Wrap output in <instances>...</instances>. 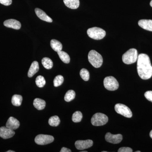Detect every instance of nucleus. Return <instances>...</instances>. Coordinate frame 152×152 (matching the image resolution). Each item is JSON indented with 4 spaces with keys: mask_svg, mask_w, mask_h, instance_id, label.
Masks as SVG:
<instances>
[{
    "mask_svg": "<svg viewBox=\"0 0 152 152\" xmlns=\"http://www.w3.org/2000/svg\"><path fill=\"white\" fill-rule=\"evenodd\" d=\"M138 74L141 78L148 80L152 76V66L150 58L145 54L138 56L137 63Z\"/></svg>",
    "mask_w": 152,
    "mask_h": 152,
    "instance_id": "obj_1",
    "label": "nucleus"
},
{
    "mask_svg": "<svg viewBox=\"0 0 152 152\" xmlns=\"http://www.w3.org/2000/svg\"><path fill=\"white\" fill-rule=\"evenodd\" d=\"M88 59L90 64L96 68L100 67L102 65V57L94 50L90 51L88 55Z\"/></svg>",
    "mask_w": 152,
    "mask_h": 152,
    "instance_id": "obj_2",
    "label": "nucleus"
},
{
    "mask_svg": "<svg viewBox=\"0 0 152 152\" xmlns=\"http://www.w3.org/2000/svg\"><path fill=\"white\" fill-rule=\"evenodd\" d=\"M137 51L135 49H130L125 53L122 56L123 62L126 64H131L137 61Z\"/></svg>",
    "mask_w": 152,
    "mask_h": 152,
    "instance_id": "obj_3",
    "label": "nucleus"
},
{
    "mask_svg": "<svg viewBox=\"0 0 152 152\" xmlns=\"http://www.w3.org/2000/svg\"><path fill=\"white\" fill-rule=\"evenodd\" d=\"M87 34L90 38L95 40H100L106 36V31L101 28L93 27L87 31Z\"/></svg>",
    "mask_w": 152,
    "mask_h": 152,
    "instance_id": "obj_4",
    "label": "nucleus"
},
{
    "mask_svg": "<svg viewBox=\"0 0 152 152\" xmlns=\"http://www.w3.org/2000/svg\"><path fill=\"white\" fill-rule=\"evenodd\" d=\"M108 121V118L105 114L96 113L93 116L91 123L93 126H102L105 125Z\"/></svg>",
    "mask_w": 152,
    "mask_h": 152,
    "instance_id": "obj_5",
    "label": "nucleus"
},
{
    "mask_svg": "<svg viewBox=\"0 0 152 152\" xmlns=\"http://www.w3.org/2000/svg\"><path fill=\"white\" fill-rule=\"evenodd\" d=\"M104 85L105 88L109 91H115L119 88L118 82L113 76H109L105 78Z\"/></svg>",
    "mask_w": 152,
    "mask_h": 152,
    "instance_id": "obj_6",
    "label": "nucleus"
},
{
    "mask_svg": "<svg viewBox=\"0 0 152 152\" xmlns=\"http://www.w3.org/2000/svg\"><path fill=\"white\" fill-rule=\"evenodd\" d=\"M115 111L126 118H131L132 116V113L129 108L127 106L121 104H117L115 106Z\"/></svg>",
    "mask_w": 152,
    "mask_h": 152,
    "instance_id": "obj_7",
    "label": "nucleus"
},
{
    "mask_svg": "<svg viewBox=\"0 0 152 152\" xmlns=\"http://www.w3.org/2000/svg\"><path fill=\"white\" fill-rule=\"evenodd\" d=\"M54 138L48 135L39 134L36 137L35 142L39 145H45L51 143L54 141Z\"/></svg>",
    "mask_w": 152,
    "mask_h": 152,
    "instance_id": "obj_8",
    "label": "nucleus"
},
{
    "mask_svg": "<svg viewBox=\"0 0 152 152\" xmlns=\"http://www.w3.org/2000/svg\"><path fill=\"white\" fill-rule=\"evenodd\" d=\"M106 141L111 143L117 144L119 143L123 140V136L121 134H113L110 133L108 132L105 136Z\"/></svg>",
    "mask_w": 152,
    "mask_h": 152,
    "instance_id": "obj_9",
    "label": "nucleus"
},
{
    "mask_svg": "<svg viewBox=\"0 0 152 152\" xmlns=\"http://www.w3.org/2000/svg\"><path fill=\"white\" fill-rule=\"evenodd\" d=\"M93 141L91 140H77L75 143L76 148L79 150H83L89 148L92 146Z\"/></svg>",
    "mask_w": 152,
    "mask_h": 152,
    "instance_id": "obj_10",
    "label": "nucleus"
},
{
    "mask_svg": "<svg viewBox=\"0 0 152 152\" xmlns=\"http://www.w3.org/2000/svg\"><path fill=\"white\" fill-rule=\"evenodd\" d=\"M15 134V132L13 130L5 126L0 128V137L4 139L10 138Z\"/></svg>",
    "mask_w": 152,
    "mask_h": 152,
    "instance_id": "obj_11",
    "label": "nucleus"
},
{
    "mask_svg": "<svg viewBox=\"0 0 152 152\" xmlns=\"http://www.w3.org/2000/svg\"><path fill=\"white\" fill-rule=\"evenodd\" d=\"M4 25L7 27L12 28L16 30L20 29L21 27L20 23L15 19H9L5 21Z\"/></svg>",
    "mask_w": 152,
    "mask_h": 152,
    "instance_id": "obj_12",
    "label": "nucleus"
},
{
    "mask_svg": "<svg viewBox=\"0 0 152 152\" xmlns=\"http://www.w3.org/2000/svg\"><path fill=\"white\" fill-rule=\"evenodd\" d=\"M20 122L17 119L13 117H10L8 120L6 124V127L11 129H17L20 126Z\"/></svg>",
    "mask_w": 152,
    "mask_h": 152,
    "instance_id": "obj_13",
    "label": "nucleus"
},
{
    "mask_svg": "<svg viewBox=\"0 0 152 152\" xmlns=\"http://www.w3.org/2000/svg\"><path fill=\"white\" fill-rule=\"evenodd\" d=\"M35 12L38 18L41 20L48 23H52L53 22V20L48 16L44 11L42 10L41 9L36 8L35 10Z\"/></svg>",
    "mask_w": 152,
    "mask_h": 152,
    "instance_id": "obj_14",
    "label": "nucleus"
},
{
    "mask_svg": "<svg viewBox=\"0 0 152 152\" xmlns=\"http://www.w3.org/2000/svg\"><path fill=\"white\" fill-rule=\"evenodd\" d=\"M138 25L144 29L152 31V20H140L138 22Z\"/></svg>",
    "mask_w": 152,
    "mask_h": 152,
    "instance_id": "obj_15",
    "label": "nucleus"
},
{
    "mask_svg": "<svg viewBox=\"0 0 152 152\" xmlns=\"http://www.w3.org/2000/svg\"><path fill=\"white\" fill-rule=\"evenodd\" d=\"M39 70V63L37 61H34L32 63L28 72V76L29 77H31Z\"/></svg>",
    "mask_w": 152,
    "mask_h": 152,
    "instance_id": "obj_16",
    "label": "nucleus"
},
{
    "mask_svg": "<svg viewBox=\"0 0 152 152\" xmlns=\"http://www.w3.org/2000/svg\"><path fill=\"white\" fill-rule=\"evenodd\" d=\"M65 5L71 9H77L80 6L79 0H64Z\"/></svg>",
    "mask_w": 152,
    "mask_h": 152,
    "instance_id": "obj_17",
    "label": "nucleus"
},
{
    "mask_svg": "<svg viewBox=\"0 0 152 152\" xmlns=\"http://www.w3.org/2000/svg\"><path fill=\"white\" fill-rule=\"evenodd\" d=\"M33 104L36 109L40 110L45 108L46 106V102L42 99L37 98L34 100Z\"/></svg>",
    "mask_w": 152,
    "mask_h": 152,
    "instance_id": "obj_18",
    "label": "nucleus"
},
{
    "mask_svg": "<svg viewBox=\"0 0 152 152\" xmlns=\"http://www.w3.org/2000/svg\"><path fill=\"white\" fill-rule=\"evenodd\" d=\"M50 46L56 52L62 50L63 46L62 44L56 39H52L50 42Z\"/></svg>",
    "mask_w": 152,
    "mask_h": 152,
    "instance_id": "obj_19",
    "label": "nucleus"
},
{
    "mask_svg": "<svg viewBox=\"0 0 152 152\" xmlns=\"http://www.w3.org/2000/svg\"><path fill=\"white\" fill-rule=\"evenodd\" d=\"M57 53H58L60 58L63 62L65 63V64H69L70 62V58L69 55L66 53L62 50L58 52Z\"/></svg>",
    "mask_w": 152,
    "mask_h": 152,
    "instance_id": "obj_20",
    "label": "nucleus"
},
{
    "mask_svg": "<svg viewBox=\"0 0 152 152\" xmlns=\"http://www.w3.org/2000/svg\"><path fill=\"white\" fill-rule=\"evenodd\" d=\"M23 101V97L21 95H14L12 99V103L14 106L19 107L20 106Z\"/></svg>",
    "mask_w": 152,
    "mask_h": 152,
    "instance_id": "obj_21",
    "label": "nucleus"
},
{
    "mask_svg": "<svg viewBox=\"0 0 152 152\" xmlns=\"http://www.w3.org/2000/svg\"><path fill=\"white\" fill-rule=\"evenodd\" d=\"M42 63L44 67L47 69H52L53 65V61L48 58H44L42 60Z\"/></svg>",
    "mask_w": 152,
    "mask_h": 152,
    "instance_id": "obj_22",
    "label": "nucleus"
},
{
    "mask_svg": "<svg viewBox=\"0 0 152 152\" xmlns=\"http://www.w3.org/2000/svg\"><path fill=\"white\" fill-rule=\"evenodd\" d=\"M60 119L58 116H52L49 119L48 123L49 125L52 126L56 127L59 125Z\"/></svg>",
    "mask_w": 152,
    "mask_h": 152,
    "instance_id": "obj_23",
    "label": "nucleus"
},
{
    "mask_svg": "<svg viewBox=\"0 0 152 152\" xmlns=\"http://www.w3.org/2000/svg\"><path fill=\"white\" fill-rule=\"evenodd\" d=\"M75 97V93L73 90H69L65 95L64 100L67 102L73 100Z\"/></svg>",
    "mask_w": 152,
    "mask_h": 152,
    "instance_id": "obj_24",
    "label": "nucleus"
},
{
    "mask_svg": "<svg viewBox=\"0 0 152 152\" xmlns=\"http://www.w3.org/2000/svg\"><path fill=\"white\" fill-rule=\"evenodd\" d=\"M83 118V114L81 112L76 111L72 115V120L75 123H79L81 121Z\"/></svg>",
    "mask_w": 152,
    "mask_h": 152,
    "instance_id": "obj_25",
    "label": "nucleus"
},
{
    "mask_svg": "<svg viewBox=\"0 0 152 152\" xmlns=\"http://www.w3.org/2000/svg\"><path fill=\"white\" fill-rule=\"evenodd\" d=\"M36 83L39 88H43L46 84V81L43 76H39L36 78Z\"/></svg>",
    "mask_w": 152,
    "mask_h": 152,
    "instance_id": "obj_26",
    "label": "nucleus"
},
{
    "mask_svg": "<svg viewBox=\"0 0 152 152\" xmlns=\"http://www.w3.org/2000/svg\"><path fill=\"white\" fill-rule=\"evenodd\" d=\"M80 75L82 78L86 81H87L89 80V72L86 69H82L80 72Z\"/></svg>",
    "mask_w": 152,
    "mask_h": 152,
    "instance_id": "obj_27",
    "label": "nucleus"
},
{
    "mask_svg": "<svg viewBox=\"0 0 152 152\" xmlns=\"http://www.w3.org/2000/svg\"><path fill=\"white\" fill-rule=\"evenodd\" d=\"M64 81V78L62 75H58L55 78L53 81L54 86L55 87L59 86L62 84Z\"/></svg>",
    "mask_w": 152,
    "mask_h": 152,
    "instance_id": "obj_28",
    "label": "nucleus"
},
{
    "mask_svg": "<svg viewBox=\"0 0 152 152\" xmlns=\"http://www.w3.org/2000/svg\"><path fill=\"white\" fill-rule=\"evenodd\" d=\"M145 97L152 102V91H148L145 94Z\"/></svg>",
    "mask_w": 152,
    "mask_h": 152,
    "instance_id": "obj_29",
    "label": "nucleus"
},
{
    "mask_svg": "<svg viewBox=\"0 0 152 152\" xmlns=\"http://www.w3.org/2000/svg\"><path fill=\"white\" fill-rule=\"evenodd\" d=\"M118 152H132L133 150L129 147H122L118 150Z\"/></svg>",
    "mask_w": 152,
    "mask_h": 152,
    "instance_id": "obj_30",
    "label": "nucleus"
},
{
    "mask_svg": "<svg viewBox=\"0 0 152 152\" xmlns=\"http://www.w3.org/2000/svg\"><path fill=\"white\" fill-rule=\"evenodd\" d=\"M0 3L4 5L10 6L12 4V0H0Z\"/></svg>",
    "mask_w": 152,
    "mask_h": 152,
    "instance_id": "obj_31",
    "label": "nucleus"
},
{
    "mask_svg": "<svg viewBox=\"0 0 152 152\" xmlns=\"http://www.w3.org/2000/svg\"><path fill=\"white\" fill-rule=\"evenodd\" d=\"M61 152H71L72 151L69 149H68L67 148H65V147H63L62 148L61 151H60Z\"/></svg>",
    "mask_w": 152,
    "mask_h": 152,
    "instance_id": "obj_32",
    "label": "nucleus"
},
{
    "mask_svg": "<svg viewBox=\"0 0 152 152\" xmlns=\"http://www.w3.org/2000/svg\"><path fill=\"white\" fill-rule=\"evenodd\" d=\"M150 137H151L152 139V130L151 131V132H150Z\"/></svg>",
    "mask_w": 152,
    "mask_h": 152,
    "instance_id": "obj_33",
    "label": "nucleus"
},
{
    "mask_svg": "<svg viewBox=\"0 0 152 152\" xmlns=\"http://www.w3.org/2000/svg\"><path fill=\"white\" fill-rule=\"evenodd\" d=\"M150 5H151V7H152V0H151V2H150Z\"/></svg>",
    "mask_w": 152,
    "mask_h": 152,
    "instance_id": "obj_34",
    "label": "nucleus"
},
{
    "mask_svg": "<svg viewBox=\"0 0 152 152\" xmlns=\"http://www.w3.org/2000/svg\"><path fill=\"white\" fill-rule=\"evenodd\" d=\"M7 152H15V151H7Z\"/></svg>",
    "mask_w": 152,
    "mask_h": 152,
    "instance_id": "obj_35",
    "label": "nucleus"
},
{
    "mask_svg": "<svg viewBox=\"0 0 152 152\" xmlns=\"http://www.w3.org/2000/svg\"><path fill=\"white\" fill-rule=\"evenodd\" d=\"M87 151H81V152H87Z\"/></svg>",
    "mask_w": 152,
    "mask_h": 152,
    "instance_id": "obj_36",
    "label": "nucleus"
},
{
    "mask_svg": "<svg viewBox=\"0 0 152 152\" xmlns=\"http://www.w3.org/2000/svg\"><path fill=\"white\" fill-rule=\"evenodd\" d=\"M136 152H140V151H137Z\"/></svg>",
    "mask_w": 152,
    "mask_h": 152,
    "instance_id": "obj_37",
    "label": "nucleus"
},
{
    "mask_svg": "<svg viewBox=\"0 0 152 152\" xmlns=\"http://www.w3.org/2000/svg\"><path fill=\"white\" fill-rule=\"evenodd\" d=\"M107 151H103V152H106Z\"/></svg>",
    "mask_w": 152,
    "mask_h": 152,
    "instance_id": "obj_38",
    "label": "nucleus"
}]
</instances>
